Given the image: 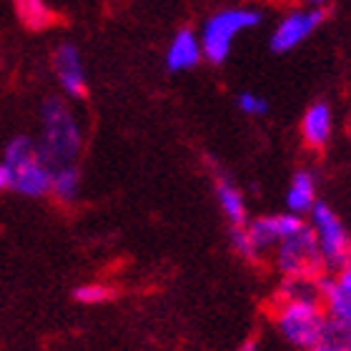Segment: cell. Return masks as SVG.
<instances>
[{"mask_svg":"<svg viewBox=\"0 0 351 351\" xmlns=\"http://www.w3.org/2000/svg\"><path fill=\"white\" fill-rule=\"evenodd\" d=\"M40 123H43V141L38 151L43 161L51 169L75 166V158L83 148V136L68 103L63 98H48L40 108Z\"/></svg>","mask_w":351,"mask_h":351,"instance_id":"obj_1","label":"cell"},{"mask_svg":"<svg viewBox=\"0 0 351 351\" xmlns=\"http://www.w3.org/2000/svg\"><path fill=\"white\" fill-rule=\"evenodd\" d=\"M3 163L10 169V176H13V186H10L13 191L30 198L45 196L51 191L53 169L43 161L38 143H33L28 136H18L8 143Z\"/></svg>","mask_w":351,"mask_h":351,"instance_id":"obj_2","label":"cell"},{"mask_svg":"<svg viewBox=\"0 0 351 351\" xmlns=\"http://www.w3.org/2000/svg\"><path fill=\"white\" fill-rule=\"evenodd\" d=\"M261 23V13L251 10V8H228L211 15L204 25V36H201V56L213 66H221L231 53L236 36L241 30L256 28Z\"/></svg>","mask_w":351,"mask_h":351,"instance_id":"obj_3","label":"cell"},{"mask_svg":"<svg viewBox=\"0 0 351 351\" xmlns=\"http://www.w3.org/2000/svg\"><path fill=\"white\" fill-rule=\"evenodd\" d=\"M326 322L329 319L319 299H284L276 311V326L286 341L306 351L319 344Z\"/></svg>","mask_w":351,"mask_h":351,"instance_id":"obj_4","label":"cell"},{"mask_svg":"<svg viewBox=\"0 0 351 351\" xmlns=\"http://www.w3.org/2000/svg\"><path fill=\"white\" fill-rule=\"evenodd\" d=\"M276 263L286 278H306V281L322 278L326 263L322 258V251H319L311 226H304L301 231H296L293 236L278 243Z\"/></svg>","mask_w":351,"mask_h":351,"instance_id":"obj_5","label":"cell"},{"mask_svg":"<svg viewBox=\"0 0 351 351\" xmlns=\"http://www.w3.org/2000/svg\"><path fill=\"white\" fill-rule=\"evenodd\" d=\"M308 213H311V221H314L311 231L316 236L324 263L334 266L339 271L346 269L349 266V234H346L344 221L339 219L337 211L329 204H322V201H316L314 208Z\"/></svg>","mask_w":351,"mask_h":351,"instance_id":"obj_6","label":"cell"},{"mask_svg":"<svg viewBox=\"0 0 351 351\" xmlns=\"http://www.w3.org/2000/svg\"><path fill=\"white\" fill-rule=\"evenodd\" d=\"M326 21L324 8H311V10H293L278 23L276 30L271 33V51L274 53H289L296 45H301L322 23Z\"/></svg>","mask_w":351,"mask_h":351,"instance_id":"obj_7","label":"cell"},{"mask_svg":"<svg viewBox=\"0 0 351 351\" xmlns=\"http://www.w3.org/2000/svg\"><path fill=\"white\" fill-rule=\"evenodd\" d=\"M306 226L301 216H293V213H276V216H266V219L254 221L251 226H246V234L251 239V246L256 254L266 249H274L278 243L293 236L296 231Z\"/></svg>","mask_w":351,"mask_h":351,"instance_id":"obj_8","label":"cell"},{"mask_svg":"<svg viewBox=\"0 0 351 351\" xmlns=\"http://www.w3.org/2000/svg\"><path fill=\"white\" fill-rule=\"evenodd\" d=\"M316 291L326 304V319L341 326H351V271L341 269L334 278H319Z\"/></svg>","mask_w":351,"mask_h":351,"instance_id":"obj_9","label":"cell"},{"mask_svg":"<svg viewBox=\"0 0 351 351\" xmlns=\"http://www.w3.org/2000/svg\"><path fill=\"white\" fill-rule=\"evenodd\" d=\"M53 68H56L60 88H63L71 98H86L88 95L86 68H83L81 53H78V48H75L73 43H63L56 48Z\"/></svg>","mask_w":351,"mask_h":351,"instance_id":"obj_10","label":"cell"},{"mask_svg":"<svg viewBox=\"0 0 351 351\" xmlns=\"http://www.w3.org/2000/svg\"><path fill=\"white\" fill-rule=\"evenodd\" d=\"M201 43L193 36V30L183 28L176 33V38L171 40L169 53H166V68L171 73H181V71H191L201 63Z\"/></svg>","mask_w":351,"mask_h":351,"instance_id":"obj_11","label":"cell"},{"mask_svg":"<svg viewBox=\"0 0 351 351\" xmlns=\"http://www.w3.org/2000/svg\"><path fill=\"white\" fill-rule=\"evenodd\" d=\"M331 128H334V121H331L329 103H324V101L311 103L308 110L304 113V121H301L304 143L311 148H324L331 138Z\"/></svg>","mask_w":351,"mask_h":351,"instance_id":"obj_12","label":"cell"},{"mask_svg":"<svg viewBox=\"0 0 351 351\" xmlns=\"http://www.w3.org/2000/svg\"><path fill=\"white\" fill-rule=\"evenodd\" d=\"M316 204V183L314 176L308 171H299V173L291 178V186L286 191V206H289V213L293 216H301V213H308Z\"/></svg>","mask_w":351,"mask_h":351,"instance_id":"obj_13","label":"cell"},{"mask_svg":"<svg viewBox=\"0 0 351 351\" xmlns=\"http://www.w3.org/2000/svg\"><path fill=\"white\" fill-rule=\"evenodd\" d=\"M216 196H219V206L223 216L231 221V226H246V201H243V193L236 189L234 183L228 181L226 176H219L216 178Z\"/></svg>","mask_w":351,"mask_h":351,"instance_id":"obj_14","label":"cell"},{"mask_svg":"<svg viewBox=\"0 0 351 351\" xmlns=\"http://www.w3.org/2000/svg\"><path fill=\"white\" fill-rule=\"evenodd\" d=\"M13 8L18 13V21L30 30L51 28L53 21H56V15H53L45 0H13Z\"/></svg>","mask_w":351,"mask_h":351,"instance_id":"obj_15","label":"cell"},{"mask_svg":"<svg viewBox=\"0 0 351 351\" xmlns=\"http://www.w3.org/2000/svg\"><path fill=\"white\" fill-rule=\"evenodd\" d=\"M78 191H81V173L75 166H60V169H53L51 173V193L58 198L60 204H71L78 198Z\"/></svg>","mask_w":351,"mask_h":351,"instance_id":"obj_16","label":"cell"},{"mask_svg":"<svg viewBox=\"0 0 351 351\" xmlns=\"http://www.w3.org/2000/svg\"><path fill=\"white\" fill-rule=\"evenodd\" d=\"M311 351H351V326L326 322V329H324L319 344Z\"/></svg>","mask_w":351,"mask_h":351,"instance_id":"obj_17","label":"cell"},{"mask_svg":"<svg viewBox=\"0 0 351 351\" xmlns=\"http://www.w3.org/2000/svg\"><path fill=\"white\" fill-rule=\"evenodd\" d=\"M73 296H75V301H81V304L95 306V304H103V301L113 299V289L103 284H86V286H78Z\"/></svg>","mask_w":351,"mask_h":351,"instance_id":"obj_18","label":"cell"},{"mask_svg":"<svg viewBox=\"0 0 351 351\" xmlns=\"http://www.w3.org/2000/svg\"><path fill=\"white\" fill-rule=\"evenodd\" d=\"M239 108L246 113V116H266L269 113V101L258 93H241L239 95Z\"/></svg>","mask_w":351,"mask_h":351,"instance_id":"obj_19","label":"cell"},{"mask_svg":"<svg viewBox=\"0 0 351 351\" xmlns=\"http://www.w3.org/2000/svg\"><path fill=\"white\" fill-rule=\"evenodd\" d=\"M231 243H234V249L239 256L249 258V261H254V258L258 256L256 251H254V246H251V239L249 234H246V226H231Z\"/></svg>","mask_w":351,"mask_h":351,"instance_id":"obj_20","label":"cell"},{"mask_svg":"<svg viewBox=\"0 0 351 351\" xmlns=\"http://www.w3.org/2000/svg\"><path fill=\"white\" fill-rule=\"evenodd\" d=\"M13 186V176H10V169L5 163H0V191H8Z\"/></svg>","mask_w":351,"mask_h":351,"instance_id":"obj_21","label":"cell"},{"mask_svg":"<svg viewBox=\"0 0 351 351\" xmlns=\"http://www.w3.org/2000/svg\"><path fill=\"white\" fill-rule=\"evenodd\" d=\"M301 3H306V5H314V8H322V5H326L329 0H301Z\"/></svg>","mask_w":351,"mask_h":351,"instance_id":"obj_22","label":"cell"},{"mask_svg":"<svg viewBox=\"0 0 351 351\" xmlns=\"http://www.w3.org/2000/svg\"><path fill=\"white\" fill-rule=\"evenodd\" d=\"M239 351H256V341H246Z\"/></svg>","mask_w":351,"mask_h":351,"instance_id":"obj_23","label":"cell"}]
</instances>
